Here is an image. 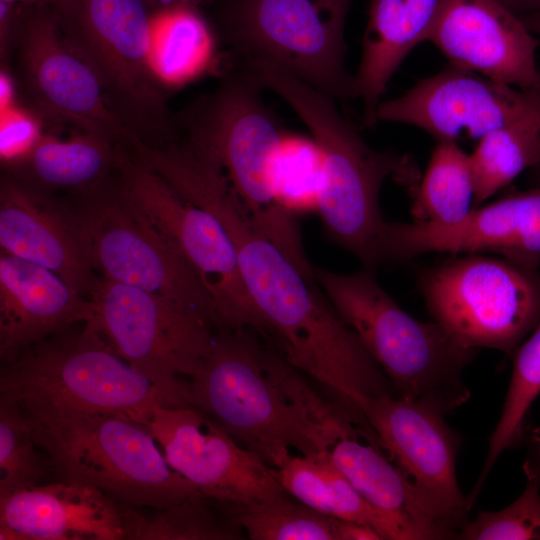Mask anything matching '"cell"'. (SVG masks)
<instances>
[{
	"mask_svg": "<svg viewBox=\"0 0 540 540\" xmlns=\"http://www.w3.org/2000/svg\"><path fill=\"white\" fill-rule=\"evenodd\" d=\"M202 206L232 242L257 311L256 332L264 341L323 385L356 422L364 419L361 398L396 397L385 373L316 281L261 232L234 192L214 191Z\"/></svg>",
	"mask_w": 540,
	"mask_h": 540,
	"instance_id": "1",
	"label": "cell"
},
{
	"mask_svg": "<svg viewBox=\"0 0 540 540\" xmlns=\"http://www.w3.org/2000/svg\"><path fill=\"white\" fill-rule=\"evenodd\" d=\"M261 339L250 328L215 330L188 380L189 404L274 467L290 449L309 455L325 446L312 418L319 395Z\"/></svg>",
	"mask_w": 540,
	"mask_h": 540,
	"instance_id": "2",
	"label": "cell"
},
{
	"mask_svg": "<svg viewBox=\"0 0 540 540\" xmlns=\"http://www.w3.org/2000/svg\"><path fill=\"white\" fill-rule=\"evenodd\" d=\"M249 68L295 111L319 149L317 211L327 234L365 268L375 270L383 263L386 223L379 206L381 187L391 177L413 195L420 175L414 160L370 147L336 100L309 84L266 65Z\"/></svg>",
	"mask_w": 540,
	"mask_h": 540,
	"instance_id": "3",
	"label": "cell"
},
{
	"mask_svg": "<svg viewBox=\"0 0 540 540\" xmlns=\"http://www.w3.org/2000/svg\"><path fill=\"white\" fill-rule=\"evenodd\" d=\"M312 272L397 397L425 403L443 414L469 399L463 372L476 349L461 344L439 323L410 316L379 285L374 270L364 267L340 274L313 266Z\"/></svg>",
	"mask_w": 540,
	"mask_h": 540,
	"instance_id": "4",
	"label": "cell"
},
{
	"mask_svg": "<svg viewBox=\"0 0 540 540\" xmlns=\"http://www.w3.org/2000/svg\"><path fill=\"white\" fill-rule=\"evenodd\" d=\"M256 74L234 62L221 83L184 116L186 131L219 163L254 224L309 275L294 214L279 202L277 162L285 133L265 104Z\"/></svg>",
	"mask_w": 540,
	"mask_h": 540,
	"instance_id": "5",
	"label": "cell"
},
{
	"mask_svg": "<svg viewBox=\"0 0 540 540\" xmlns=\"http://www.w3.org/2000/svg\"><path fill=\"white\" fill-rule=\"evenodd\" d=\"M0 397L29 416L78 411L124 416L147 425L165 401L154 384L117 355L92 320L4 362Z\"/></svg>",
	"mask_w": 540,
	"mask_h": 540,
	"instance_id": "6",
	"label": "cell"
},
{
	"mask_svg": "<svg viewBox=\"0 0 540 540\" xmlns=\"http://www.w3.org/2000/svg\"><path fill=\"white\" fill-rule=\"evenodd\" d=\"M27 416L56 481L93 487L134 507L165 508L202 495L168 465L145 424L109 413Z\"/></svg>",
	"mask_w": 540,
	"mask_h": 540,
	"instance_id": "7",
	"label": "cell"
},
{
	"mask_svg": "<svg viewBox=\"0 0 540 540\" xmlns=\"http://www.w3.org/2000/svg\"><path fill=\"white\" fill-rule=\"evenodd\" d=\"M353 0H230L223 38L244 65H266L335 100L353 98L345 23Z\"/></svg>",
	"mask_w": 540,
	"mask_h": 540,
	"instance_id": "8",
	"label": "cell"
},
{
	"mask_svg": "<svg viewBox=\"0 0 540 540\" xmlns=\"http://www.w3.org/2000/svg\"><path fill=\"white\" fill-rule=\"evenodd\" d=\"M88 299L101 336L154 384L165 407H190L185 377L194 375L212 347L210 323L169 298L103 277Z\"/></svg>",
	"mask_w": 540,
	"mask_h": 540,
	"instance_id": "9",
	"label": "cell"
},
{
	"mask_svg": "<svg viewBox=\"0 0 540 540\" xmlns=\"http://www.w3.org/2000/svg\"><path fill=\"white\" fill-rule=\"evenodd\" d=\"M434 321L461 344L512 353L540 324V274L505 258L464 253L421 272Z\"/></svg>",
	"mask_w": 540,
	"mask_h": 540,
	"instance_id": "10",
	"label": "cell"
},
{
	"mask_svg": "<svg viewBox=\"0 0 540 540\" xmlns=\"http://www.w3.org/2000/svg\"><path fill=\"white\" fill-rule=\"evenodd\" d=\"M116 173L121 194L184 258L213 296L217 329L256 331L255 305L232 242L217 218L179 194L124 143L119 147Z\"/></svg>",
	"mask_w": 540,
	"mask_h": 540,
	"instance_id": "11",
	"label": "cell"
},
{
	"mask_svg": "<svg viewBox=\"0 0 540 540\" xmlns=\"http://www.w3.org/2000/svg\"><path fill=\"white\" fill-rule=\"evenodd\" d=\"M77 216L92 267L103 278L192 308L217 329L216 303L199 275L117 185L84 198Z\"/></svg>",
	"mask_w": 540,
	"mask_h": 540,
	"instance_id": "12",
	"label": "cell"
},
{
	"mask_svg": "<svg viewBox=\"0 0 540 540\" xmlns=\"http://www.w3.org/2000/svg\"><path fill=\"white\" fill-rule=\"evenodd\" d=\"M14 49L23 87L43 118L118 142L139 137L111 103L96 71L64 34L55 10L24 7Z\"/></svg>",
	"mask_w": 540,
	"mask_h": 540,
	"instance_id": "13",
	"label": "cell"
},
{
	"mask_svg": "<svg viewBox=\"0 0 540 540\" xmlns=\"http://www.w3.org/2000/svg\"><path fill=\"white\" fill-rule=\"evenodd\" d=\"M152 12L147 0H77L59 17L122 117L163 124L164 88L150 61Z\"/></svg>",
	"mask_w": 540,
	"mask_h": 540,
	"instance_id": "14",
	"label": "cell"
},
{
	"mask_svg": "<svg viewBox=\"0 0 540 540\" xmlns=\"http://www.w3.org/2000/svg\"><path fill=\"white\" fill-rule=\"evenodd\" d=\"M540 110V89L524 90L450 65L381 101L375 122L417 127L437 142L480 140Z\"/></svg>",
	"mask_w": 540,
	"mask_h": 540,
	"instance_id": "15",
	"label": "cell"
},
{
	"mask_svg": "<svg viewBox=\"0 0 540 540\" xmlns=\"http://www.w3.org/2000/svg\"><path fill=\"white\" fill-rule=\"evenodd\" d=\"M147 426L168 465L206 497L244 503L289 494L273 466L193 407L159 406Z\"/></svg>",
	"mask_w": 540,
	"mask_h": 540,
	"instance_id": "16",
	"label": "cell"
},
{
	"mask_svg": "<svg viewBox=\"0 0 540 540\" xmlns=\"http://www.w3.org/2000/svg\"><path fill=\"white\" fill-rule=\"evenodd\" d=\"M359 407L377 447L387 451L459 536L470 507L456 472L461 439L445 422V414L425 403L393 396L363 397Z\"/></svg>",
	"mask_w": 540,
	"mask_h": 540,
	"instance_id": "17",
	"label": "cell"
},
{
	"mask_svg": "<svg viewBox=\"0 0 540 540\" xmlns=\"http://www.w3.org/2000/svg\"><path fill=\"white\" fill-rule=\"evenodd\" d=\"M431 252H493L527 268L540 260V187L474 207L460 222L385 223L384 262H401Z\"/></svg>",
	"mask_w": 540,
	"mask_h": 540,
	"instance_id": "18",
	"label": "cell"
},
{
	"mask_svg": "<svg viewBox=\"0 0 540 540\" xmlns=\"http://www.w3.org/2000/svg\"><path fill=\"white\" fill-rule=\"evenodd\" d=\"M425 42L450 65L520 89H540L539 39L496 0H439Z\"/></svg>",
	"mask_w": 540,
	"mask_h": 540,
	"instance_id": "19",
	"label": "cell"
},
{
	"mask_svg": "<svg viewBox=\"0 0 540 540\" xmlns=\"http://www.w3.org/2000/svg\"><path fill=\"white\" fill-rule=\"evenodd\" d=\"M1 251L41 265L88 298L96 281L77 213L9 174L0 183Z\"/></svg>",
	"mask_w": 540,
	"mask_h": 540,
	"instance_id": "20",
	"label": "cell"
},
{
	"mask_svg": "<svg viewBox=\"0 0 540 540\" xmlns=\"http://www.w3.org/2000/svg\"><path fill=\"white\" fill-rule=\"evenodd\" d=\"M93 317L90 299L51 270L1 251L0 357L14 359L32 345Z\"/></svg>",
	"mask_w": 540,
	"mask_h": 540,
	"instance_id": "21",
	"label": "cell"
},
{
	"mask_svg": "<svg viewBox=\"0 0 540 540\" xmlns=\"http://www.w3.org/2000/svg\"><path fill=\"white\" fill-rule=\"evenodd\" d=\"M1 540H123L121 505L104 492L52 481L0 498Z\"/></svg>",
	"mask_w": 540,
	"mask_h": 540,
	"instance_id": "22",
	"label": "cell"
},
{
	"mask_svg": "<svg viewBox=\"0 0 540 540\" xmlns=\"http://www.w3.org/2000/svg\"><path fill=\"white\" fill-rule=\"evenodd\" d=\"M359 435L332 439L324 450L357 491L375 508L415 530L421 540L457 539L451 528L420 493L410 478L378 447Z\"/></svg>",
	"mask_w": 540,
	"mask_h": 540,
	"instance_id": "23",
	"label": "cell"
},
{
	"mask_svg": "<svg viewBox=\"0 0 540 540\" xmlns=\"http://www.w3.org/2000/svg\"><path fill=\"white\" fill-rule=\"evenodd\" d=\"M439 0H371L361 60L353 75V98L364 107V122L374 125L387 85L407 55L421 42Z\"/></svg>",
	"mask_w": 540,
	"mask_h": 540,
	"instance_id": "24",
	"label": "cell"
},
{
	"mask_svg": "<svg viewBox=\"0 0 540 540\" xmlns=\"http://www.w3.org/2000/svg\"><path fill=\"white\" fill-rule=\"evenodd\" d=\"M121 143L81 130L67 139L45 133L28 153L5 166L6 174L42 193L64 190L86 198L109 185Z\"/></svg>",
	"mask_w": 540,
	"mask_h": 540,
	"instance_id": "25",
	"label": "cell"
},
{
	"mask_svg": "<svg viewBox=\"0 0 540 540\" xmlns=\"http://www.w3.org/2000/svg\"><path fill=\"white\" fill-rule=\"evenodd\" d=\"M274 468L285 490L319 513L368 525L383 540H421L415 530L371 505L325 451L288 453Z\"/></svg>",
	"mask_w": 540,
	"mask_h": 540,
	"instance_id": "26",
	"label": "cell"
},
{
	"mask_svg": "<svg viewBox=\"0 0 540 540\" xmlns=\"http://www.w3.org/2000/svg\"><path fill=\"white\" fill-rule=\"evenodd\" d=\"M219 52L216 34L196 7L152 12L150 61L163 88H180L214 71Z\"/></svg>",
	"mask_w": 540,
	"mask_h": 540,
	"instance_id": "27",
	"label": "cell"
},
{
	"mask_svg": "<svg viewBox=\"0 0 540 540\" xmlns=\"http://www.w3.org/2000/svg\"><path fill=\"white\" fill-rule=\"evenodd\" d=\"M124 540H240L244 531L214 499L190 497L165 508L121 505Z\"/></svg>",
	"mask_w": 540,
	"mask_h": 540,
	"instance_id": "28",
	"label": "cell"
},
{
	"mask_svg": "<svg viewBox=\"0 0 540 540\" xmlns=\"http://www.w3.org/2000/svg\"><path fill=\"white\" fill-rule=\"evenodd\" d=\"M412 197L414 221L455 224L463 220L475 207L470 154L456 142H437Z\"/></svg>",
	"mask_w": 540,
	"mask_h": 540,
	"instance_id": "29",
	"label": "cell"
},
{
	"mask_svg": "<svg viewBox=\"0 0 540 540\" xmlns=\"http://www.w3.org/2000/svg\"><path fill=\"white\" fill-rule=\"evenodd\" d=\"M470 158L476 207L524 170L540 165V110L483 136Z\"/></svg>",
	"mask_w": 540,
	"mask_h": 540,
	"instance_id": "30",
	"label": "cell"
},
{
	"mask_svg": "<svg viewBox=\"0 0 540 540\" xmlns=\"http://www.w3.org/2000/svg\"><path fill=\"white\" fill-rule=\"evenodd\" d=\"M218 503L251 540H335L334 517L319 513L290 494Z\"/></svg>",
	"mask_w": 540,
	"mask_h": 540,
	"instance_id": "31",
	"label": "cell"
},
{
	"mask_svg": "<svg viewBox=\"0 0 540 540\" xmlns=\"http://www.w3.org/2000/svg\"><path fill=\"white\" fill-rule=\"evenodd\" d=\"M540 394V324L528 340L515 350L513 370L498 423L491 435L486 460L472 493L478 494L500 455L522 442L526 433V417Z\"/></svg>",
	"mask_w": 540,
	"mask_h": 540,
	"instance_id": "32",
	"label": "cell"
},
{
	"mask_svg": "<svg viewBox=\"0 0 540 540\" xmlns=\"http://www.w3.org/2000/svg\"><path fill=\"white\" fill-rule=\"evenodd\" d=\"M41 450L24 410L0 397V498L56 481L49 458Z\"/></svg>",
	"mask_w": 540,
	"mask_h": 540,
	"instance_id": "33",
	"label": "cell"
},
{
	"mask_svg": "<svg viewBox=\"0 0 540 540\" xmlns=\"http://www.w3.org/2000/svg\"><path fill=\"white\" fill-rule=\"evenodd\" d=\"M527 478L521 495L499 511H481L459 533L464 540H540V473L525 460Z\"/></svg>",
	"mask_w": 540,
	"mask_h": 540,
	"instance_id": "34",
	"label": "cell"
},
{
	"mask_svg": "<svg viewBox=\"0 0 540 540\" xmlns=\"http://www.w3.org/2000/svg\"><path fill=\"white\" fill-rule=\"evenodd\" d=\"M321 159L311 139L285 133L276 171L280 204L292 214L317 210Z\"/></svg>",
	"mask_w": 540,
	"mask_h": 540,
	"instance_id": "35",
	"label": "cell"
},
{
	"mask_svg": "<svg viewBox=\"0 0 540 540\" xmlns=\"http://www.w3.org/2000/svg\"><path fill=\"white\" fill-rule=\"evenodd\" d=\"M42 118L17 103L1 110L0 157L4 167L28 153L45 134Z\"/></svg>",
	"mask_w": 540,
	"mask_h": 540,
	"instance_id": "36",
	"label": "cell"
},
{
	"mask_svg": "<svg viewBox=\"0 0 540 540\" xmlns=\"http://www.w3.org/2000/svg\"><path fill=\"white\" fill-rule=\"evenodd\" d=\"M24 12V6L0 1V50L5 59L14 49Z\"/></svg>",
	"mask_w": 540,
	"mask_h": 540,
	"instance_id": "37",
	"label": "cell"
},
{
	"mask_svg": "<svg viewBox=\"0 0 540 540\" xmlns=\"http://www.w3.org/2000/svg\"><path fill=\"white\" fill-rule=\"evenodd\" d=\"M335 540H383L372 527L351 520L334 518Z\"/></svg>",
	"mask_w": 540,
	"mask_h": 540,
	"instance_id": "38",
	"label": "cell"
},
{
	"mask_svg": "<svg viewBox=\"0 0 540 540\" xmlns=\"http://www.w3.org/2000/svg\"><path fill=\"white\" fill-rule=\"evenodd\" d=\"M18 4L24 7H47L55 10L59 15L67 13L77 0H0Z\"/></svg>",
	"mask_w": 540,
	"mask_h": 540,
	"instance_id": "39",
	"label": "cell"
},
{
	"mask_svg": "<svg viewBox=\"0 0 540 540\" xmlns=\"http://www.w3.org/2000/svg\"><path fill=\"white\" fill-rule=\"evenodd\" d=\"M0 107L1 110L7 109L16 104L15 101V85L11 74L4 68L1 69L0 75Z\"/></svg>",
	"mask_w": 540,
	"mask_h": 540,
	"instance_id": "40",
	"label": "cell"
},
{
	"mask_svg": "<svg viewBox=\"0 0 540 540\" xmlns=\"http://www.w3.org/2000/svg\"><path fill=\"white\" fill-rule=\"evenodd\" d=\"M503 6L521 16L540 12V0H496Z\"/></svg>",
	"mask_w": 540,
	"mask_h": 540,
	"instance_id": "41",
	"label": "cell"
},
{
	"mask_svg": "<svg viewBox=\"0 0 540 540\" xmlns=\"http://www.w3.org/2000/svg\"><path fill=\"white\" fill-rule=\"evenodd\" d=\"M202 1L204 0H147L152 11L173 6L197 7Z\"/></svg>",
	"mask_w": 540,
	"mask_h": 540,
	"instance_id": "42",
	"label": "cell"
},
{
	"mask_svg": "<svg viewBox=\"0 0 540 540\" xmlns=\"http://www.w3.org/2000/svg\"><path fill=\"white\" fill-rule=\"evenodd\" d=\"M526 460L530 461L540 473V436L534 434L531 437Z\"/></svg>",
	"mask_w": 540,
	"mask_h": 540,
	"instance_id": "43",
	"label": "cell"
},
{
	"mask_svg": "<svg viewBox=\"0 0 540 540\" xmlns=\"http://www.w3.org/2000/svg\"><path fill=\"white\" fill-rule=\"evenodd\" d=\"M521 19L528 29L540 39V12L530 13L521 16Z\"/></svg>",
	"mask_w": 540,
	"mask_h": 540,
	"instance_id": "44",
	"label": "cell"
},
{
	"mask_svg": "<svg viewBox=\"0 0 540 540\" xmlns=\"http://www.w3.org/2000/svg\"><path fill=\"white\" fill-rule=\"evenodd\" d=\"M185 137H190V136H187V135H186ZM190 138H192V137H190ZM192 139H193V138H192ZM172 140H175V139H172ZM172 140H170V141H172ZM194 140H195V139H194ZM167 142H169V141H167ZM167 142H165V143H167ZM197 142H198V141H197ZM165 143H162V144H165ZM198 143H199V142H198ZM145 145H150V144L143 143V144H140V145L138 146L137 152H138V155L140 156V158H141L140 151H141L142 147L145 146ZM151 145H153V144H151ZM157 145H161V144H157ZM141 159H142V158H141ZM142 160H143V159H142ZM143 161H144V160H143ZM148 166H149V165H148Z\"/></svg>",
	"mask_w": 540,
	"mask_h": 540,
	"instance_id": "45",
	"label": "cell"
},
{
	"mask_svg": "<svg viewBox=\"0 0 540 540\" xmlns=\"http://www.w3.org/2000/svg\"><path fill=\"white\" fill-rule=\"evenodd\" d=\"M186 135H187V134H186ZM187 136H190V135H187ZM190 137H191V136H190ZM192 138H193V137H192ZM172 139H173V138H172ZM172 139H170V140H172ZM193 139H194V138H193ZM170 140H168V141H170ZM196 141H197V140H196ZM166 142H167V141H166ZM143 143H146V142H138V143L135 145V147H134L135 152H137L138 146H139L140 144H143ZM163 143H164V142H163ZM146 144H150V143H146ZM158 144H162V143H158ZM153 145H157V144H153ZM203 147H204V146H203ZM204 148H205V147H204ZM205 149H206V148H205ZM137 153H138V152H137ZM137 153H136V154H137ZM137 155H138V154H137ZM138 156H139V155H138ZM139 157H140V156H139Z\"/></svg>",
	"mask_w": 540,
	"mask_h": 540,
	"instance_id": "46",
	"label": "cell"
},
{
	"mask_svg": "<svg viewBox=\"0 0 540 540\" xmlns=\"http://www.w3.org/2000/svg\"><path fill=\"white\" fill-rule=\"evenodd\" d=\"M191 137H192V136H191ZM171 139H172V138H171ZM169 140H170V139H169ZM195 140H196V139H195ZM167 141H168V140H167ZM138 142H144V141H137V142L134 144L133 149H134L135 145H136ZM165 142H166V141H165ZM146 143H147V142H146ZM162 143H163V142H162ZM150 144H152V143H150ZM157 144H158V143H157ZM202 146H203V145H202ZM134 151H135V149H134ZM135 153H136V152H135Z\"/></svg>",
	"mask_w": 540,
	"mask_h": 540,
	"instance_id": "47",
	"label": "cell"
},
{
	"mask_svg": "<svg viewBox=\"0 0 540 540\" xmlns=\"http://www.w3.org/2000/svg\"><path fill=\"white\" fill-rule=\"evenodd\" d=\"M188 135H189V134H188ZM194 139H195V138H194ZM137 141H141V140H137ZM137 141H136V142H137ZM136 142H134V144H135ZM147 143H148V142H147ZM161 143H162V142H161ZM134 144L132 145V148H133ZM152 144H153V143H152ZM133 150H134V149H133ZM134 152H135V151H134Z\"/></svg>",
	"mask_w": 540,
	"mask_h": 540,
	"instance_id": "48",
	"label": "cell"
}]
</instances>
